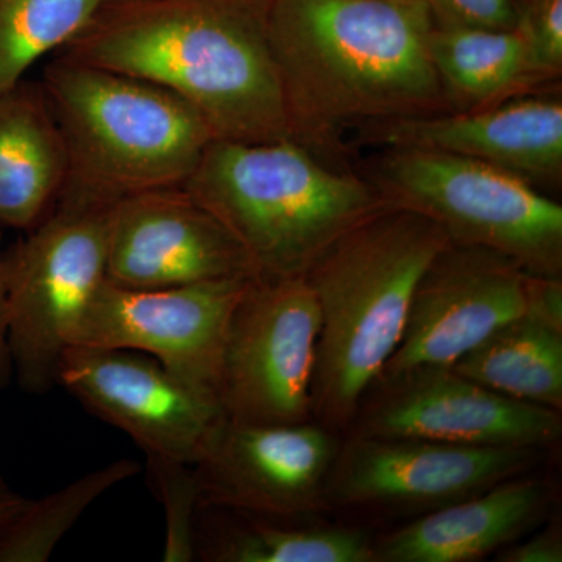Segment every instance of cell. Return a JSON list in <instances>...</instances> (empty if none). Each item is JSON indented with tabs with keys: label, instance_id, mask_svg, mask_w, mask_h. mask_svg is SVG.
Listing matches in <instances>:
<instances>
[{
	"label": "cell",
	"instance_id": "1",
	"mask_svg": "<svg viewBox=\"0 0 562 562\" xmlns=\"http://www.w3.org/2000/svg\"><path fill=\"white\" fill-rule=\"evenodd\" d=\"M291 136L331 149L347 128L449 111L422 0H269Z\"/></svg>",
	"mask_w": 562,
	"mask_h": 562
},
{
	"label": "cell",
	"instance_id": "2",
	"mask_svg": "<svg viewBox=\"0 0 562 562\" xmlns=\"http://www.w3.org/2000/svg\"><path fill=\"white\" fill-rule=\"evenodd\" d=\"M268 11L269 0H106L57 55L171 91L216 139L292 138Z\"/></svg>",
	"mask_w": 562,
	"mask_h": 562
},
{
	"label": "cell",
	"instance_id": "3",
	"mask_svg": "<svg viewBox=\"0 0 562 562\" xmlns=\"http://www.w3.org/2000/svg\"><path fill=\"white\" fill-rule=\"evenodd\" d=\"M450 239L436 222L383 206L327 247L305 280L321 313L313 420L350 428L366 391L401 342L422 273Z\"/></svg>",
	"mask_w": 562,
	"mask_h": 562
},
{
	"label": "cell",
	"instance_id": "4",
	"mask_svg": "<svg viewBox=\"0 0 562 562\" xmlns=\"http://www.w3.org/2000/svg\"><path fill=\"white\" fill-rule=\"evenodd\" d=\"M40 83L68 157L58 202L113 206L183 187L216 139L191 103L127 74L57 55Z\"/></svg>",
	"mask_w": 562,
	"mask_h": 562
},
{
	"label": "cell",
	"instance_id": "5",
	"mask_svg": "<svg viewBox=\"0 0 562 562\" xmlns=\"http://www.w3.org/2000/svg\"><path fill=\"white\" fill-rule=\"evenodd\" d=\"M233 233L258 277H301L358 222L386 206L358 173L294 138L213 139L183 184Z\"/></svg>",
	"mask_w": 562,
	"mask_h": 562
},
{
	"label": "cell",
	"instance_id": "6",
	"mask_svg": "<svg viewBox=\"0 0 562 562\" xmlns=\"http://www.w3.org/2000/svg\"><path fill=\"white\" fill-rule=\"evenodd\" d=\"M364 177L386 205L436 222L450 243L497 251L531 276L562 279V206L520 177L424 149H384Z\"/></svg>",
	"mask_w": 562,
	"mask_h": 562
},
{
	"label": "cell",
	"instance_id": "7",
	"mask_svg": "<svg viewBox=\"0 0 562 562\" xmlns=\"http://www.w3.org/2000/svg\"><path fill=\"white\" fill-rule=\"evenodd\" d=\"M113 210L58 202L5 251L13 382L29 394H46L57 384L63 353L109 280Z\"/></svg>",
	"mask_w": 562,
	"mask_h": 562
},
{
	"label": "cell",
	"instance_id": "8",
	"mask_svg": "<svg viewBox=\"0 0 562 562\" xmlns=\"http://www.w3.org/2000/svg\"><path fill=\"white\" fill-rule=\"evenodd\" d=\"M319 333V305L305 277H254L225 335V416L255 424L312 422Z\"/></svg>",
	"mask_w": 562,
	"mask_h": 562
},
{
	"label": "cell",
	"instance_id": "9",
	"mask_svg": "<svg viewBox=\"0 0 562 562\" xmlns=\"http://www.w3.org/2000/svg\"><path fill=\"white\" fill-rule=\"evenodd\" d=\"M350 428L351 435L372 438L539 450L557 446L562 435L560 412L506 397L450 366L380 375Z\"/></svg>",
	"mask_w": 562,
	"mask_h": 562
},
{
	"label": "cell",
	"instance_id": "10",
	"mask_svg": "<svg viewBox=\"0 0 562 562\" xmlns=\"http://www.w3.org/2000/svg\"><path fill=\"white\" fill-rule=\"evenodd\" d=\"M542 452L351 435L333 462L325 501L425 514L525 475Z\"/></svg>",
	"mask_w": 562,
	"mask_h": 562
},
{
	"label": "cell",
	"instance_id": "11",
	"mask_svg": "<svg viewBox=\"0 0 562 562\" xmlns=\"http://www.w3.org/2000/svg\"><path fill=\"white\" fill-rule=\"evenodd\" d=\"M57 384L158 460L194 465L225 416L217 395L136 350L70 346L58 364Z\"/></svg>",
	"mask_w": 562,
	"mask_h": 562
},
{
	"label": "cell",
	"instance_id": "12",
	"mask_svg": "<svg viewBox=\"0 0 562 562\" xmlns=\"http://www.w3.org/2000/svg\"><path fill=\"white\" fill-rule=\"evenodd\" d=\"M250 280L158 290H135L106 280L88 305L70 346L150 355L173 375L220 397L228 322Z\"/></svg>",
	"mask_w": 562,
	"mask_h": 562
},
{
	"label": "cell",
	"instance_id": "13",
	"mask_svg": "<svg viewBox=\"0 0 562 562\" xmlns=\"http://www.w3.org/2000/svg\"><path fill=\"white\" fill-rule=\"evenodd\" d=\"M535 279L505 255L450 243L417 281L401 342L380 375L452 366L530 310Z\"/></svg>",
	"mask_w": 562,
	"mask_h": 562
},
{
	"label": "cell",
	"instance_id": "14",
	"mask_svg": "<svg viewBox=\"0 0 562 562\" xmlns=\"http://www.w3.org/2000/svg\"><path fill=\"white\" fill-rule=\"evenodd\" d=\"M339 443L317 422L255 424L224 416L195 461L201 505L299 517L325 501Z\"/></svg>",
	"mask_w": 562,
	"mask_h": 562
},
{
	"label": "cell",
	"instance_id": "15",
	"mask_svg": "<svg viewBox=\"0 0 562 562\" xmlns=\"http://www.w3.org/2000/svg\"><path fill=\"white\" fill-rule=\"evenodd\" d=\"M106 276L135 290L258 277L241 243L181 187L114 205Z\"/></svg>",
	"mask_w": 562,
	"mask_h": 562
},
{
	"label": "cell",
	"instance_id": "16",
	"mask_svg": "<svg viewBox=\"0 0 562 562\" xmlns=\"http://www.w3.org/2000/svg\"><path fill=\"white\" fill-rule=\"evenodd\" d=\"M554 87L475 111H443L362 125L383 149H424L486 162L543 192L562 183V98Z\"/></svg>",
	"mask_w": 562,
	"mask_h": 562
},
{
	"label": "cell",
	"instance_id": "17",
	"mask_svg": "<svg viewBox=\"0 0 562 562\" xmlns=\"http://www.w3.org/2000/svg\"><path fill=\"white\" fill-rule=\"evenodd\" d=\"M552 501L543 480L520 475L420 514L373 542V562H472L541 525Z\"/></svg>",
	"mask_w": 562,
	"mask_h": 562
},
{
	"label": "cell",
	"instance_id": "18",
	"mask_svg": "<svg viewBox=\"0 0 562 562\" xmlns=\"http://www.w3.org/2000/svg\"><path fill=\"white\" fill-rule=\"evenodd\" d=\"M66 177L65 140L40 81L0 92V227H35L57 205Z\"/></svg>",
	"mask_w": 562,
	"mask_h": 562
},
{
	"label": "cell",
	"instance_id": "19",
	"mask_svg": "<svg viewBox=\"0 0 562 562\" xmlns=\"http://www.w3.org/2000/svg\"><path fill=\"white\" fill-rule=\"evenodd\" d=\"M292 517L199 505L195 560L373 562V541L347 527H299Z\"/></svg>",
	"mask_w": 562,
	"mask_h": 562
},
{
	"label": "cell",
	"instance_id": "20",
	"mask_svg": "<svg viewBox=\"0 0 562 562\" xmlns=\"http://www.w3.org/2000/svg\"><path fill=\"white\" fill-rule=\"evenodd\" d=\"M430 54L449 111L487 109L557 85L543 79L516 27L435 25Z\"/></svg>",
	"mask_w": 562,
	"mask_h": 562
},
{
	"label": "cell",
	"instance_id": "21",
	"mask_svg": "<svg viewBox=\"0 0 562 562\" xmlns=\"http://www.w3.org/2000/svg\"><path fill=\"white\" fill-rule=\"evenodd\" d=\"M450 368L506 397L561 412L562 324L531 301L528 312L491 333Z\"/></svg>",
	"mask_w": 562,
	"mask_h": 562
},
{
	"label": "cell",
	"instance_id": "22",
	"mask_svg": "<svg viewBox=\"0 0 562 562\" xmlns=\"http://www.w3.org/2000/svg\"><path fill=\"white\" fill-rule=\"evenodd\" d=\"M138 472V462L117 460L38 501L27 498L0 531V562H46L92 503Z\"/></svg>",
	"mask_w": 562,
	"mask_h": 562
},
{
	"label": "cell",
	"instance_id": "23",
	"mask_svg": "<svg viewBox=\"0 0 562 562\" xmlns=\"http://www.w3.org/2000/svg\"><path fill=\"white\" fill-rule=\"evenodd\" d=\"M106 0H0V92L58 54Z\"/></svg>",
	"mask_w": 562,
	"mask_h": 562
},
{
	"label": "cell",
	"instance_id": "24",
	"mask_svg": "<svg viewBox=\"0 0 562 562\" xmlns=\"http://www.w3.org/2000/svg\"><path fill=\"white\" fill-rule=\"evenodd\" d=\"M149 479L166 516L162 561H195V519L199 498L194 468L184 462L147 458Z\"/></svg>",
	"mask_w": 562,
	"mask_h": 562
},
{
	"label": "cell",
	"instance_id": "25",
	"mask_svg": "<svg viewBox=\"0 0 562 562\" xmlns=\"http://www.w3.org/2000/svg\"><path fill=\"white\" fill-rule=\"evenodd\" d=\"M517 31L549 83L562 74V0H517Z\"/></svg>",
	"mask_w": 562,
	"mask_h": 562
},
{
	"label": "cell",
	"instance_id": "26",
	"mask_svg": "<svg viewBox=\"0 0 562 562\" xmlns=\"http://www.w3.org/2000/svg\"><path fill=\"white\" fill-rule=\"evenodd\" d=\"M436 25L446 27L514 29L517 0H422Z\"/></svg>",
	"mask_w": 562,
	"mask_h": 562
},
{
	"label": "cell",
	"instance_id": "27",
	"mask_svg": "<svg viewBox=\"0 0 562 562\" xmlns=\"http://www.w3.org/2000/svg\"><path fill=\"white\" fill-rule=\"evenodd\" d=\"M498 562H561L562 532L557 524L547 525L530 538H520L495 553Z\"/></svg>",
	"mask_w": 562,
	"mask_h": 562
},
{
	"label": "cell",
	"instance_id": "28",
	"mask_svg": "<svg viewBox=\"0 0 562 562\" xmlns=\"http://www.w3.org/2000/svg\"><path fill=\"white\" fill-rule=\"evenodd\" d=\"M13 382V362L9 341V294H7V262L2 249V227H0V391Z\"/></svg>",
	"mask_w": 562,
	"mask_h": 562
},
{
	"label": "cell",
	"instance_id": "29",
	"mask_svg": "<svg viewBox=\"0 0 562 562\" xmlns=\"http://www.w3.org/2000/svg\"><path fill=\"white\" fill-rule=\"evenodd\" d=\"M27 498L18 492L11 491L0 476V531L10 524V520L21 512Z\"/></svg>",
	"mask_w": 562,
	"mask_h": 562
}]
</instances>
